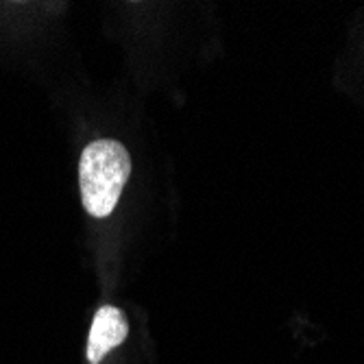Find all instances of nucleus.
<instances>
[{
  "instance_id": "1",
  "label": "nucleus",
  "mask_w": 364,
  "mask_h": 364,
  "mask_svg": "<svg viewBox=\"0 0 364 364\" xmlns=\"http://www.w3.org/2000/svg\"><path fill=\"white\" fill-rule=\"evenodd\" d=\"M131 173L127 149L116 140L87 144L79 161V188L83 208L96 218H105L118 205L120 192Z\"/></svg>"
},
{
  "instance_id": "2",
  "label": "nucleus",
  "mask_w": 364,
  "mask_h": 364,
  "mask_svg": "<svg viewBox=\"0 0 364 364\" xmlns=\"http://www.w3.org/2000/svg\"><path fill=\"white\" fill-rule=\"evenodd\" d=\"M129 325L124 314L114 306H103L94 314L90 338H87V362L98 364L112 349L120 347L127 338Z\"/></svg>"
}]
</instances>
